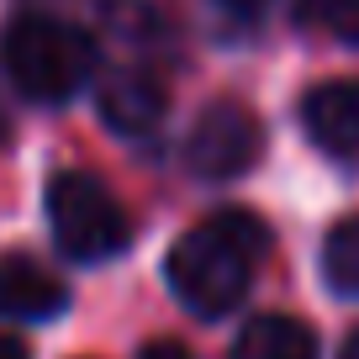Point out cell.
<instances>
[{"instance_id": "14", "label": "cell", "mask_w": 359, "mask_h": 359, "mask_svg": "<svg viewBox=\"0 0 359 359\" xmlns=\"http://www.w3.org/2000/svg\"><path fill=\"white\" fill-rule=\"evenodd\" d=\"M338 359H359V327L348 333V344H344V354H338Z\"/></svg>"}, {"instance_id": "8", "label": "cell", "mask_w": 359, "mask_h": 359, "mask_svg": "<svg viewBox=\"0 0 359 359\" xmlns=\"http://www.w3.org/2000/svg\"><path fill=\"white\" fill-rule=\"evenodd\" d=\"M233 359H317V333L296 317H254L238 333Z\"/></svg>"}, {"instance_id": "6", "label": "cell", "mask_w": 359, "mask_h": 359, "mask_svg": "<svg viewBox=\"0 0 359 359\" xmlns=\"http://www.w3.org/2000/svg\"><path fill=\"white\" fill-rule=\"evenodd\" d=\"M302 122L323 154H359V79H327L302 101Z\"/></svg>"}, {"instance_id": "2", "label": "cell", "mask_w": 359, "mask_h": 359, "mask_svg": "<svg viewBox=\"0 0 359 359\" xmlns=\"http://www.w3.org/2000/svg\"><path fill=\"white\" fill-rule=\"evenodd\" d=\"M0 53H6V74L27 101H69L95 69L85 32H74L58 16H16L6 27Z\"/></svg>"}, {"instance_id": "3", "label": "cell", "mask_w": 359, "mask_h": 359, "mask_svg": "<svg viewBox=\"0 0 359 359\" xmlns=\"http://www.w3.org/2000/svg\"><path fill=\"white\" fill-rule=\"evenodd\" d=\"M48 222H53L58 248L69 259H79V264L116 259L133 243V227H127V212L116 206V196L101 180L79 175V169L53 175V185H48Z\"/></svg>"}, {"instance_id": "10", "label": "cell", "mask_w": 359, "mask_h": 359, "mask_svg": "<svg viewBox=\"0 0 359 359\" xmlns=\"http://www.w3.org/2000/svg\"><path fill=\"white\" fill-rule=\"evenodd\" d=\"M302 16L344 43H359V0H302Z\"/></svg>"}, {"instance_id": "12", "label": "cell", "mask_w": 359, "mask_h": 359, "mask_svg": "<svg viewBox=\"0 0 359 359\" xmlns=\"http://www.w3.org/2000/svg\"><path fill=\"white\" fill-rule=\"evenodd\" d=\"M222 6H227V11H243V16H254V11H264L269 0H222Z\"/></svg>"}, {"instance_id": "5", "label": "cell", "mask_w": 359, "mask_h": 359, "mask_svg": "<svg viewBox=\"0 0 359 359\" xmlns=\"http://www.w3.org/2000/svg\"><path fill=\"white\" fill-rule=\"evenodd\" d=\"M164 79L154 69H111L101 79V116L122 137H143L164 122Z\"/></svg>"}, {"instance_id": "11", "label": "cell", "mask_w": 359, "mask_h": 359, "mask_svg": "<svg viewBox=\"0 0 359 359\" xmlns=\"http://www.w3.org/2000/svg\"><path fill=\"white\" fill-rule=\"evenodd\" d=\"M137 359H196V354H191L185 344H175V338H154V344H148Z\"/></svg>"}, {"instance_id": "4", "label": "cell", "mask_w": 359, "mask_h": 359, "mask_svg": "<svg viewBox=\"0 0 359 359\" xmlns=\"http://www.w3.org/2000/svg\"><path fill=\"white\" fill-rule=\"evenodd\" d=\"M264 133H259L254 111L238 101H217L196 116L191 137H185V164L201 180H238L243 169H254Z\"/></svg>"}, {"instance_id": "9", "label": "cell", "mask_w": 359, "mask_h": 359, "mask_svg": "<svg viewBox=\"0 0 359 359\" xmlns=\"http://www.w3.org/2000/svg\"><path fill=\"white\" fill-rule=\"evenodd\" d=\"M323 269H327V285H333V291L359 296V217H344V222L327 233Z\"/></svg>"}, {"instance_id": "13", "label": "cell", "mask_w": 359, "mask_h": 359, "mask_svg": "<svg viewBox=\"0 0 359 359\" xmlns=\"http://www.w3.org/2000/svg\"><path fill=\"white\" fill-rule=\"evenodd\" d=\"M0 359H27V348L16 344V338H6V333H0Z\"/></svg>"}, {"instance_id": "7", "label": "cell", "mask_w": 359, "mask_h": 359, "mask_svg": "<svg viewBox=\"0 0 359 359\" xmlns=\"http://www.w3.org/2000/svg\"><path fill=\"white\" fill-rule=\"evenodd\" d=\"M69 306V291L58 275H48L37 259H0V317L11 323H48Z\"/></svg>"}, {"instance_id": "1", "label": "cell", "mask_w": 359, "mask_h": 359, "mask_svg": "<svg viewBox=\"0 0 359 359\" xmlns=\"http://www.w3.org/2000/svg\"><path fill=\"white\" fill-rule=\"evenodd\" d=\"M269 233L248 212H217L169 248V285L196 317H222L243 302Z\"/></svg>"}]
</instances>
